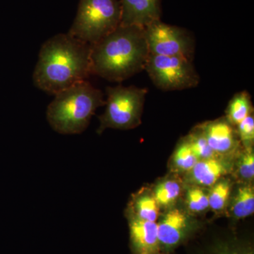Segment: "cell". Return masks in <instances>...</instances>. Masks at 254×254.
<instances>
[{
    "instance_id": "cell-22",
    "label": "cell",
    "mask_w": 254,
    "mask_h": 254,
    "mask_svg": "<svg viewBox=\"0 0 254 254\" xmlns=\"http://www.w3.org/2000/svg\"><path fill=\"white\" fill-rule=\"evenodd\" d=\"M241 145L245 149L252 148L254 143V118L253 114L235 127Z\"/></svg>"
},
{
    "instance_id": "cell-19",
    "label": "cell",
    "mask_w": 254,
    "mask_h": 254,
    "mask_svg": "<svg viewBox=\"0 0 254 254\" xmlns=\"http://www.w3.org/2000/svg\"><path fill=\"white\" fill-rule=\"evenodd\" d=\"M186 138L190 143V148L198 160L220 158L210 148L198 125L191 130Z\"/></svg>"
},
{
    "instance_id": "cell-10",
    "label": "cell",
    "mask_w": 254,
    "mask_h": 254,
    "mask_svg": "<svg viewBox=\"0 0 254 254\" xmlns=\"http://www.w3.org/2000/svg\"><path fill=\"white\" fill-rule=\"evenodd\" d=\"M131 254H163L157 222L144 221L127 214Z\"/></svg>"
},
{
    "instance_id": "cell-2",
    "label": "cell",
    "mask_w": 254,
    "mask_h": 254,
    "mask_svg": "<svg viewBox=\"0 0 254 254\" xmlns=\"http://www.w3.org/2000/svg\"><path fill=\"white\" fill-rule=\"evenodd\" d=\"M149 55L145 28L120 25L91 46V74L125 81L145 70Z\"/></svg>"
},
{
    "instance_id": "cell-1",
    "label": "cell",
    "mask_w": 254,
    "mask_h": 254,
    "mask_svg": "<svg viewBox=\"0 0 254 254\" xmlns=\"http://www.w3.org/2000/svg\"><path fill=\"white\" fill-rule=\"evenodd\" d=\"M91 46L68 33L55 35L43 43L33 71L35 86L55 95L87 81L91 74Z\"/></svg>"
},
{
    "instance_id": "cell-9",
    "label": "cell",
    "mask_w": 254,
    "mask_h": 254,
    "mask_svg": "<svg viewBox=\"0 0 254 254\" xmlns=\"http://www.w3.org/2000/svg\"><path fill=\"white\" fill-rule=\"evenodd\" d=\"M210 148L220 158H231L240 151L236 128L224 118L198 125Z\"/></svg>"
},
{
    "instance_id": "cell-16",
    "label": "cell",
    "mask_w": 254,
    "mask_h": 254,
    "mask_svg": "<svg viewBox=\"0 0 254 254\" xmlns=\"http://www.w3.org/2000/svg\"><path fill=\"white\" fill-rule=\"evenodd\" d=\"M182 190V185L178 180L166 179L159 182L153 193L160 208H169L173 206L180 198Z\"/></svg>"
},
{
    "instance_id": "cell-12",
    "label": "cell",
    "mask_w": 254,
    "mask_h": 254,
    "mask_svg": "<svg viewBox=\"0 0 254 254\" xmlns=\"http://www.w3.org/2000/svg\"><path fill=\"white\" fill-rule=\"evenodd\" d=\"M223 158L198 160L190 173V180L195 186L211 187L231 170Z\"/></svg>"
},
{
    "instance_id": "cell-21",
    "label": "cell",
    "mask_w": 254,
    "mask_h": 254,
    "mask_svg": "<svg viewBox=\"0 0 254 254\" xmlns=\"http://www.w3.org/2000/svg\"><path fill=\"white\" fill-rule=\"evenodd\" d=\"M237 163V175L241 180L250 183L254 177V153L253 148H247L241 151Z\"/></svg>"
},
{
    "instance_id": "cell-23",
    "label": "cell",
    "mask_w": 254,
    "mask_h": 254,
    "mask_svg": "<svg viewBox=\"0 0 254 254\" xmlns=\"http://www.w3.org/2000/svg\"><path fill=\"white\" fill-rule=\"evenodd\" d=\"M214 254H254L253 251L245 247L234 245H222L218 247Z\"/></svg>"
},
{
    "instance_id": "cell-5",
    "label": "cell",
    "mask_w": 254,
    "mask_h": 254,
    "mask_svg": "<svg viewBox=\"0 0 254 254\" xmlns=\"http://www.w3.org/2000/svg\"><path fill=\"white\" fill-rule=\"evenodd\" d=\"M106 93L104 113L98 117V134H101L107 128L129 130L141 125L145 97L148 93L146 88L118 85L107 87Z\"/></svg>"
},
{
    "instance_id": "cell-3",
    "label": "cell",
    "mask_w": 254,
    "mask_h": 254,
    "mask_svg": "<svg viewBox=\"0 0 254 254\" xmlns=\"http://www.w3.org/2000/svg\"><path fill=\"white\" fill-rule=\"evenodd\" d=\"M104 94L85 81L55 95L47 109L50 127L61 134H79L88 128L98 108L105 106Z\"/></svg>"
},
{
    "instance_id": "cell-14",
    "label": "cell",
    "mask_w": 254,
    "mask_h": 254,
    "mask_svg": "<svg viewBox=\"0 0 254 254\" xmlns=\"http://www.w3.org/2000/svg\"><path fill=\"white\" fill-rule=\"evenodd\" d=\"M230 199V212L234 218L244 219L254 213V190L251 183L239 186Z\"/></svg>"
},
{
    "instance_id": "cell-11",
    "label": "cell",
    "mask_w": 254,
    "mask_h": 254,
    "mask_svg": "<svg viewBox=\"0 0 254 254\" xmlns=\"http://www.w3.org/2000/svg\"><path fill=\"white\" fill-rule=\"evenodd\" d=\"M123 26L145 28L161 18L160 0H120Z\"/></svg>"
},
{
    "instance_id": "cell-20",
    "label": "cell",
    "mask_w": 254,
    "mask_h": 254,
    "mask_svg": "<svg viewBox=\"0 0 254 254\" xmlns=\"http://www.w3.org/2000/svg\"><path fill=\"white\" fill-rule=\"evenodd\" d=\"M186 205L190 213H203L209 208L208 195L202 187L193 186L187 190Z\"/></svg>"
},
{
    "instance_id": "cell-4",
    "label": "cell",
    "mask_w": 254,
    "mask_h": 254,
    "mask_svg": "<svg viewBox=\"0 0 254 254\" xmlns=\"http://www.w3.org/2000/svg\"><path fill=\"white\" fill-rule=\"evenodd\" d=\"M121 23L119 0H80L77 14L68 34L93 46Z\"/></svg>"
},
{
    "instance_id": "cell-7",
    "label": "cell",
    "mask_w": 254,
    "mask_h": 254,
    "mask_svg": "<svg viewBox=\"0 0 254 254\" xmlns=\"http://www.w3.org/2000/svg\"><path fill=\"white\" fill-rule=\"evenodd\" d=\"M150 55L183 57L193 60L195 41L185 28L155 21L145 28Z\"/></svg>"
},
{
    "instance_id": "cell-17",
    "label": "cell",
    "mask_w": 254,
    "mask_h": 254,
    "mask_svg": "<svg viewBox=\"0 0 254 254\" xmlns=\"http://www.w3.org/2000/svg\"><path fill=\"white\" fill-rule=\"evenodd\" d=\"M198 159L190 148L186 137L180 141L172 157V168L178 173H190Z\"/></svg>"
},
{
    "instance_id": "cell-13",
    "label": "cell",
    "mask_w": 254,
    "mask_h": 254,
    "mask_svg": "<svg viewBox=\"0 0 254 254\" xmlns=\"http://www.w3.org/2000/svg\"><path fill=\"white\" fill-rule=\"evenodd\" d=\"M160 206L153 191L144 190L133 195L127 208V214L144 221L156 222Z\"/></svg>"
},
{
    "instance_id": "cell-15",
    "label": "cell",
    "mask_w": 254,
    "mask_h": 254,
    "mask_svg": "<svg viewBox=\"0 0 254 254\" xmlns=\"http://www.w3.org/2000/svg\"><path fill=\"white\" fill-rule=\"evenodd\" d=\"M253 114V105L250 93L247 91L236 93L229 102L225 118L236 127L249 115Z\"/></svg>"
},
{
    "instance_id": "cell-8",
    "label": "cell",
    "mask_w": 254,
    "mask_h": 254,
    "mask_svg": "<svg viewBox=\"0 0 254 254\" xmlns=\"http://www.w3.org/2000/svg\"><path fill=\"white\" fill-rule=\"evenodd\" d=\"M160 248L163 254L173 252L195 231L196 225L183 210H168L157 222Z\"/></svg>"
},
{
    "instance_id": "cell-6",
    "label": "cell",
    "mask_w": 254,
    "mask_h": 254,
    "mask_svg": "<svg viewBox=\"0 0 254 254\" xmlns=\"http://www.w3.org/2000/svg\"><path fill=\"white\" fill-rule=\"evenodd\" d=\"M145 71L153 84L162 91H181L194 88L199 83L193 60L183 57L150 54Z\"/></svg>"
},
{
    "instance_id": "cell-18",
    "label": "cell",
    "mask_w": 254,
    "mask_h": 254,
    "mask_svg": "<svg viewBox=\"0 0 254 254\" xmlns=\"http://www.w3.org/2000/svg\"><path fill=\"white\" fill-rule=\"evenodd\" d=\"M232 182L222 178L210 187L208 193L209 208L215 213H221L226 209L232 195Z\"/></svg>"
}]
</instances>
